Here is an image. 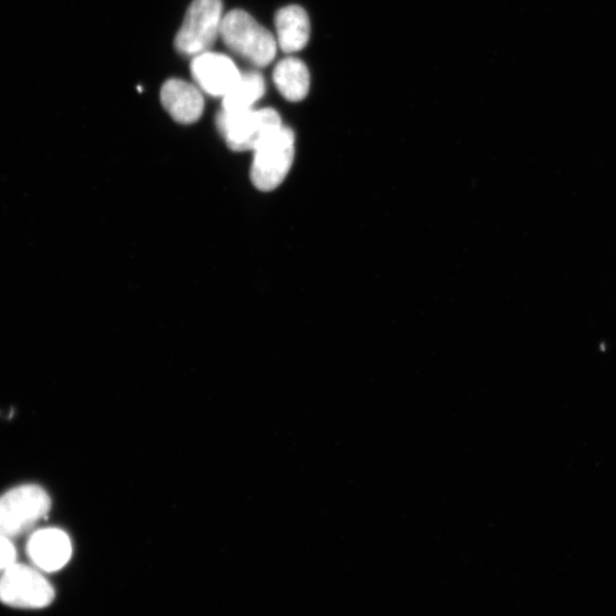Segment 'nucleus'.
I'll return each instance as SVG.
<instances>
[{
  "label": "nucleus",
  "mask_w": 616,
  "mask_h": 616,
  "mask_svg": "<svg viewBox=\"0 0 616 616\" xmlns=\"http://www.w3.org/2000/svg\"><path fill=\"white\" fill-rule=\"evenodd\" d=\"M274 82L280 94L290 102L302 101L311 86L310 71L296 58L281 60L274 71Z\"/></svg>",
  "instance_id": "9b49d317"
},
{
  "label": "nucleus",
  "mask_w": 616,
  "mask_h": 616,
  "mask_svg": "<svg viewBox=\"0 0 616 616\" xmlns=\"http://www.w3.org/2000/svg\"><path fill=\"white\" fill-rule=\"evenodd\" d=\"M220 38L229 51L259 68L273 63L278 52L273 32L243 10L230 11L224 17Z\"/></svg>",
  "instance_id": "f257e3e1"
},
{
  "label": "nucleus",
  "mask_w": 616,
  "mask_h": 616,
  "mask_svg": "<svg viewBox=\"0 0 616 616\" xmlns=\"http://www.w3.org/2000/svg\"><path fill=\"white\" fill-rule=\"evenodd\" d=\"M191 73L198 89L214 97H224L242 79V72L233 59L207 52L194 58Z\"/></svg>",
  "instance_id": "0eeeda50"
},
{
  "label": "nucleus",
  "mask_w": 616,
  "mask_h": 616,
  "mask_svg": "<svg viewBox=\"0 0 616 616\" xmlns=\"http://www.w3.org/2000/svg\"><path fill=\"white\" fill-rule=\"evenodd\" d=\"M162 103L172 119L183 125L198 122L204 113L205 100L194 84L170 80L162 89Z\"/></svg>",
  "instance_id": "1a4fd4ad"
},
{
  "label": "nucleus",
  "mask_w": 616,
  "mask_h": 616,
  "mask_svg": "<svg viewBox=\"0 0 616 616\" xmlns=\"http://www.w3.org/2000/svg\"><path fill=\"white\" fill-rule=\"evenodd\" d=\"M216 126L227 146L236 152L255 151L284 127L280 114L271 107L238 112L220 110Z\"/></svg>",
  "instance_id": "f03ea898"
},
{
  "label": "nucleus",
  "mask_w": 616,
  "mask_h": 616,
  "mask_svg": "<svg viewBox=\"0 0 616 616\" xmlns=\"http://www.w3.org/2000/svg\"><path fill=\"white\" fill-rule=\"evenodd\" d=\"M55 591L41 569L16 563L0 574V603L20 609L50 606Z\"/></svg>",
  "instance_id": "39448f33"
},
{
  "label": "nucleus",
  "mask_w": 616,
  "mask_h": 616,
  "mask_svg": "<svg viewBox=\"0 0 616 616\" xmlns=\"http://www.w3.org/2000/svg\"><path fill=\"white\" fill-rule=\"evenodd\" d=\"M275 23L278 47L284 53H297L310 41L311 22L302 8L290 6L279 10Z\"/></svg>",
  "instance_id": "9d476101"
},
{
  "label": "nucleus",
  "mask_w": 616,
  "mask_h": 616,
  "mask_svg": "<svg viewBox=\"0 0 616 616\" xmlns=\"http://www.w3.org/2000/svg\"><path fill=\"white\" fill-rule=\"evenodd\" d=\"M266 86L263 75L257 71L242 72V79L222 102V110L238 112L251 110L265 94Z\"/></svg>",
  "instance_id": "f8f14e48"
},
{
  "label": "nucleus",
  "mask_w": 616,
  "mask_h": 616,
  "mask_svg": "<svg viewBox=\"0 0 616 616\" xmlns=\"http://www.w3.org/2000/svg\"><path fill=\"white\" fill-rule=\"evenodd\" d=\"M250 178L260 191L276 189L287 177L295 158V134L283 127L255 151Z\"/></svg>",
  "instance_id": "423d86ee"
},
{
  "label": "nucleus",
  "mask_w": 616,
  "mask_h": 616,
  "mask_svg": "<svg viewBox=\"0 0 616 616\" xmlns=\"http://www.w3.org/2000/svg\"><path fill=\"white\" fill-rule=\"evenodd\" d=\"M17 563V550L11 537L0 535V574Z\"/></svg>",
  "instance_id": "ddd939ff"
},
{
  "label": "nucleus",
  "mask_w": 616,
  "mask_h": 616,
  "mask_svg": "<svg viewBox=\"0 0 616 616\" xmlns=\"http://www.w3.org/2000/svg\"><path fill=\"white\" fill-rule=\"evenodd\" d=\"M51 510L48 492L38 485H21L0 496V535L13 537L32 528Z\"/></svg>",
  "instance_id": "20e7f679"
},
{
  "label": "nucleus",
  "mask_w": 616,
  "mask_h": 616,
  "mask_svg": "<svg viewBox=\"0 0 616 616\" xmlns=\"http://www.w3.org/2000/svg\"><path fill=\"white\" fill-rule=\"evenodd\" d=\"M27 552L34 567L45 573L62 569L72 555L69 535L60 528L35 531L29 538Z\"/></svg>",
  "instance_id": "6e6552de"
},
{
  "label": "nucleus",
  "mask_w": 616,
  "mask_h": 616,
  "mask_svg": "<svg viewBox=\"0 0 616 616\" xmlns=\"http://www.w3.org/2000/svg\"><path fill=\"white\" fill-rule=\"evenodd\" d=\"M223 19L222 0H194L175 38L177 52L192 58L211 52L220 37Z\"/></svg>",
  "instance_id": "7ed1b4c3"
}]
</instances>
